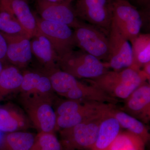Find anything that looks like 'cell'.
<instances>
[{"instance_id": "36", "label": "cell", "mask_w": 150, "mask_h": 150, "mask_svg": "<svg viewBox=\"0 0 150 150\" xmlns=\"http://www.w3.org/2000/svg\"><path fill=\"white\" fill-rule=\"evenodd\" d=\"M25 1H26V0H25Z\"/></svg>"}, {"instance_id": "28", "label": "cell", "mask_w": 150, "mask_h": 150, "mask_svg": "<svg viewBox=\"0 0 150 150\" xmlns=\"http://www.w3.org/2000/svg\"><path fill=\"white\" fill-rule=\"evenodd\" d=\"M0 32L9 35H25L29 37L21 24L16 19H8L0 17Z\"/></svg>"}, {"instance_id": "35", "label": "cell", "mask_w": 150, "mask_h": 150, "mask_svg": "<svg viewBox=\"0 0 150 150\" xmlns=\"http://www.w3.org/2000/svg\"><path fill=\"white\" fill-rule=\"evenodd\" d=\"M64 150H78L76 149H69V148H66L64 147Z\"/></svg>"}, {"instance_id": "19", "label": "cell", "mask_w": 150, "mask_h": 150, "mask_svg": "<svg viewBox=\"0 0 150 150\" xmlns=\"http://www.w3.org/2000/svg\"><path fill=\"white\" fill-rule=\"evenodd\" d=\"M112 108L101 121L97 138L91 150H110L112 143L121 131L120 124L111 113Z\"/></svg>"}, {"instance_id": "15", "label": "cell", "mask_w": 150, "mask_h": 150, "mask_svg": "<svg viewBox=\"0 0 150 150\" xmlns=\"http://www.w3.org/2000/svg\"><path fill=\"white\" fill-rule=\"evenodd\" d=\"M115 105L87 102L81 110L56 118V131L76 126L109 110Z\"/></svg>"}, {"instance_id": "4", "label": "cell", "mask_w": 150, "mask_h": 150, "mask_svg": "<svg viewBox=\"0 0 150 150\" xmlns=\"http://www.w3.org/2000/svg\"><path fill=\"white\" fill-rule=\"evenodd\" d=\"M20 100L30 121L38 132L55 133L56 116L54 107L58 99L21 95Z\"/></svg>"}, {"instance_id": "20", "label": "cell", "mask_w": 150, "mask_h": 150, "mask_svg": "<svg viewBox=\"0 0 150 150\" xmlns=\"http://www.w3.org/2000/svg\"><path fill=\"white\" fill-rule=\"evenodd\" d=\"M23 79V73L18 68L12 65L4 66L0 73V101L19 91Z\"/></svg>"}, {"instance_id": "34", "label": "cell", "mask_w": 150, "mask_h": 150, "mask_svg": "<svg viewBox=\"0 0 150 150\" xmlns=\"http://www.w3.org/2000/svg\"><path fill=\"white\" fill-rule=\"evenodd\" d=\"M1 131H0V145H1V143L3 137H4V136H3L1 134Z\"/></svg>"}, {"instance_id": "7", "label": "cell", "mask_w": 150, "mask_h": 150, "mask_svg": "<svg viewBox=\"0 0 150 150\" xmlns=\"http://www.w3.org/2000/svg\"><path fill=\"white\" fill-rule=\"evenodd\" d=\"M74 31L76 46L102 62H108L109 40L106 34L95 26L83 21Z\"/></svg>"}, {"instance_id": "17", "label": "cell", "mask_w": 150, "mask_h": 150, "mask_svg": "<svg viewBox=\"0 0 150 150\" xmlns=\"http://www.w3.org/2000/svg\"><path fill=\"white\" fill-rule=\"evenodd\" d=\"M64 97L67 99L82 102H95L114 105L119 101L117 98L110 96L98 88L80 81Z\"/></svg>"}, {"instance_id": "25", "label": "cell", "mask_w": 150, "mask_h": 150, "mask_svg": "<svg viewBox=\"0 0 150 150\" xmlns=\"http://www.w3.org/2000/svg\"><path fill=\"white\" fill-rule=\"evenodd\" d=\"M146 144L140 137L127 131H120L109 150H145Z\"/></svg>"}, {"instance_id": "33", "label": "cell", "mask_w": 150, "mask_h": 150, "mask_svg": "<svg viewBox=\"0 0 150 150\" xmlns=\"http://www.w3.org/2000/svg\"><path fill=\"white\" fill-rule=\"evenodd\" d=\"M3 68H4V64H3L1 62H0V73L2 71Z\"/></svg>"}, {"instance_id": "23", "label": "cell", "mask_w": 150, "mask_h": 150, "mask_svg": "<svg viewBox=\"0 0 150 150\" xmlns=\"http://www.w3.org/2000/svg\"><path fill=\"white\" fill-rule=\"evenodd\" d=\"M131 43L133 58L132 68L140 71L144 65L150 62V33H140Z\"/></svg>"}, {"instance_id": "8", "label": "cell", "mask_w": 150, "mask_h": 150, "mask_svg": "<svg viewBox=\"0 0 150 150\" xmlns=\"http://www.w3.org/2000/svg\"><path fill=\"white\" fill-rule=\"evenodd\" d=\"M35 16L38 32L50 41L59 59L74 50L76 44L71 28L63 23L44 20L37 15Z\"/></svg>"}, {"instance_id": "26", "label": "cell", "mask_w": 150, "mask_h": 150, "mask_svg": "<svg viewBox=\"0 0 150 150\" xmlns=\"http://www.w3.org/2000/svg\"><path fill=\"white\" fill-rule=\"evenodd\" d=\"M64 147L55 133L38 132L30 150H64Z\"/></svg>"}, {"instance_id": "30", "label": "cell", "mask_w": 150, "mask_h": 150, "mask_svg": "<svg viewBox=\"0 0 150 150\" xmlns=\"http://www.w3.org/2000/svg\"><path fill=\"white\" fill-rule=\"evenodd\" d=\"M135 1L143 10L150 11V0H135Z\"/></svg>"}, {"instance_id": "10", "label": "cell", "mask_w": 150, "mask_h": 150, "mask_svg": "<svg viewBox=\"0 0 150 150\" xmlns=\"http://www.w3.org/2000/svg\"><path fill=\"white\" fill-rule=\"evenodd\" d=\"M35 5L40 17L44 20L63 23L74 29L83 22L78 18L71 5L55 4L46 0H35Z\"/></svg>"}, {"instance_id": "13", "label": "cell", "mask_w": 150, "mask_h": 150, "mask_svg": "<svg viewBox=\"0 0 150 150\" xmlns=\"http://www.w3.org/2000/svg\"><path fill=\"white\" fill-rule=\"evenodd\" d=\"M19 92L21 95L41 97L56 100L48 76L41 71H25Z\"/></svg>"}, {"instance_id": "21", "label": "cell", "mask_w": 150, "mask_h": 150, "mask_svg": "<svg viewBox=\"0 0 150 150\" xmlns=\"http://www.w3.org/2000/svg\"><path fill=\"white\" fill-rule=\"evenodd\" d=\"M111 112L117 119L121 128L137 135L143 140L146 144H147L150 140V134L145 123L120 109H117L116 106L111 109Z\"/></svg>"}, {"instance_id": "9", "label": "cell", "mask_w": 150, "mask_h": 150, "mask_svg": "<svg viewBox=\"0 0 150 150\" xmlns=\"http://www.w3.org/2000/svg\"><path fill=\"white\" fill-rule=\"evenodd\" d=\"M108 38L109 58L107 63L108 68L115 71L132 68L133 58L131 43L112 21Z\"/></svg>"}, {"instance_id": "18", "label": "cell", "mask_w": 150, "mask_h": 150, "mask_svg": "<svg viewBox=\"0 0 150 150\" xmlns=\"http://www.w3.org/2000/svg\"><path fill=\"white\" fill-rule=\"evenodd\" d=\"M29 118L20 108L12 105L0 107V131L11 133L25 131L30 127Z\"/></svg>"}, {"instance_id": "1", "label": "cell", "mask_w": 150, "mask_h": 150, "mask_svg": "<svg viewBox=\"0 0 150 150\" xmlns=\"http://www.w3.org/2000/svg\"><path fill=\"white\" fill-rule=\"evenodd\" d=\"M146 80L142 70L127 68L119 71L109 70L99 77L85 81L112 97L125 100Z\"/></svg>"}, {"instance_id": "12", "label": "cell", "mask_w": 150, "mask_h": 150, "mask_svg": "<svg viewBox=\"0 0 150 150\" xmlns=\"http://www.w3.org/2000/svg\"><path fill=\"white\" fill-rule=\"evenodd\" d=\"M2 33L7 43V62L18 68L24 69L32 60L30 38L25 35Z\"/></svg>"}, {"instance_id": "24", "label": "cell", "mask_w": 150, "mask_h": 150, "mask_svg": "<svg viewBox=\"0 0 150 150\" xmlns=\"http://www.w3.org/2000/svg\"><path fill=\"white\" fill-rule=\"evenodd\" d=\"M36 135L25 131L8 133L3 137L1 145L3 150H30Z\"/></svg>"}, {"instance_id": "29", "label": "cell", "mask_w": 150, "mask_h": 150, "mask_svg": "<svg viewBox=\"0 0 150 150\" xmlns=\"http://www.w3.org/2000/svg\"><path fill=\"white\" fill-rule=\"evenodd\" d=\"M7 43L5 38L0 32V62L4 64L7 63L6 59Z\"/></svg>"}, {"instance_id": "32", "label": "cell", "mask_w": 150, "mask_h": 150, "mask_svg": "<svg viewBox=\"0 0 150 150\" xmlns=\"http://www.w3.org/2000/svg\"><path fill=\"white\" fill-rule=\"evenodd\" d=\"M50 2L62 4L71 5L74 0H46Z\"/></svg>"}, {"instance_id": "31", "label": "cell", "mask_w": 150, "mask_h": 150, "mask_svg": "<svg viewBox=\"0 0 150 150\" xmlns=\"http://www.w3.org/2000/svg\"><path fill=\"white\" fill-rule=\"evenodd\" d=\"M142 67L143 68V70H142V72L146 78L147 80L150 81V62H149V63L145 64Z\"/></svg>"}, {"instance_id": "5", "label": "cell", "mask_w": 150, "mask_h": 150, "mask_svg": "<svg viewBox=\"0 0 150 150\" xmlns=\"http://www.w3.org/2000/svg\"><path fill=\"white\" fill-rule=\"evenodd\" d=\"M149 14L150 12L138 10L129 0H113L112 21L129 42L140 34L144 16Z\"/></svg>"}, {"instance_id": "27", "label": "cell", "mask_w": 150, "mask_h": 150, "mask_svg": "<svg viewBox=\"0 0 150 150\" xmlns=\"http://www.w3.org/2000/svg\"><path fill=\"white\" fill-rule=\"evenodd\" d=\"M87 102L69 99L59 102L57 100L55 103L56 107L54 109L56 118L79 111L84 106Z\"/></svg>"}, {"instance_id": "22", "label": "cell", "mask_w": 150, "mask_h": 150, "mask_svg": "<svg viewBox=\"0 0 150 150\" xmlns=\"http://www.w3.org/2000/svg\"><path fill=\"white\" fill-rule=\"evenodd\" d=\"M42 72L49 78L54 92L64 97L80 81L76 78L59 68Z\"/></svg>"}, {"instance_id": "11", "label": "cell", "mask_w": 150, "mask_h": 150, "mask_svg": "<svg viewBox=\"0 0 150 150\" xmlns=\"http://www.w3.org/2000/svg\"><path fill=\"white\" fill-rule=\"evenodd\" d=\"M120 110L144 123L150 120V86L145 81L135 89L127 98Z\"/></svg>"}, {"instance_id": "14", "label": "cell", "mask_w": 150, "mask_h": 150, "mask_svg": "<svg viewBox=\"0 0 150 150\" xmlns=\"http://www.w3.org/2000/svg\"><path fill=\"white\" fill-rule=\"evenodd\" d=\"M0 11L10 14L18 21L30 39L37 33L35 14L25 0H0Z\"/></svg>"}, {"instance_id": "16", "label": "cell", "mask_w": 150, "mask_h": 150, "mask_svg": "<svg viewBox=\"0 0 150 150\" xmlns=\"http://www.w3.org/2000/svg\"><path fill=\"white\" fill-rule=\"evenodd\" d=\"M30 40L31 51L43 67L42 72L59 68V58L50 41L38 32Z\"/></svg>"}, {"instance_id": "6", "label": "cell", "mask_w": 150, "mask_h": 150, "mask_svg": "<svg viewBox=\"0 0 150 150\" xmlns=\"http://www.w3.org/2000/svg\"><path fill=\"white\" fill-rule=\"evenodd\" d=\"M74 9L80 20L108 36L112 22L113 0H78Z\"/></svg>"}, {"instance_id": "2", "label": "cell", "mask_w": 150, "mask_h": 150, "mask_svg": "<svg viewBox=\"0 0 150 150\" xmlns=\"http://www.w3.org/2000/svg\"><path fill=\"white\" fill-rule=\"evenodd\" d=\"M60 69L77 79H92L109 71L107 63L80 50L73 51L59 59Z\"/></svg>"}, {"instance_id": "3", "label": "cell", "mask_w": 150, "mask_h": 150, "mask_svg": "<svg viewBox=\"0 0 150 150\" xmlns=\"http://www.w3.org/2000/svg\"><path fill=\"white\" fill-rule=\"evenodd\" d=\"M113 107L76 126L59 130L60 141L64 147L91 150L97 138L101 121Z\"/></svg>"}]
</instances>
